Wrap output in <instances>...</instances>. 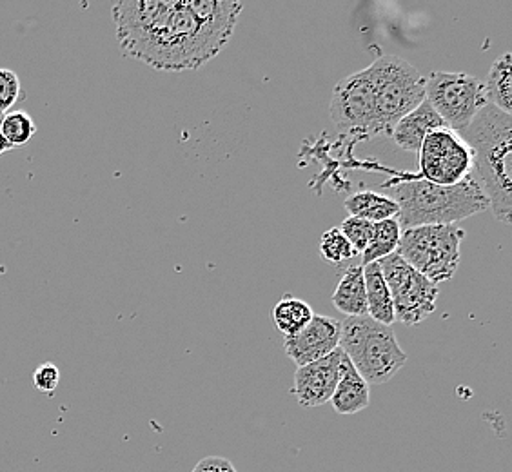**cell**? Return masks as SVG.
<instances>
[{
    "label": "cell",
    "mask_w": 512,
    "mask_h": 472,
    "mask_svg": "<svg viewBox=\"0 0 512 472\" xmlns=\"http://www.w3.org/2000/svg\"><path fill=\"white\" fill-rule=\"evenodd\" d=\"M120 50L164 71L197 69L226 48L188 0H124L113 6Z\"/></svg>",
    "instance_id": "cell-1"
},
{
    "label": "cell",
    "mask_w": 512,
    "mask_h": 472,
    "mask_svg": "<svg viewBox=\"0 0 512 472\" xmlns=\"http://www.w3.org/2000/svg\"><path fill=\"white\" fill-rule=\"evenodd\" d=\"M473 153V175L489 200L494 218L512 217V117L493 106L485 108L460 133Z\"/></svg>",
    "instance_id": "cell-2"
},
{
    "label": "cell",
    "mask_w": 512,
    "mask_h": 472,
    "mask_svg": "<svg viewBox=\"0 0 512 472\" xmlns=\"http://www.w3.org/2000/svg\"><path fill=\"white\" fill-rule=\"evenodd\" d=\"M402 229L449 226L489 209V200L473 173L454 186H438L424 178H407L393 186Z\"/></svg>",
    "instance_id": "cell-3"
},
{
    "label": "cell",
    "mask_w": 512,
    "mask_h": 472,
    "mask_svg": "<svg viewBox=\"0 0 512 472\" xmlns=\"http://www.w3.org/2000/svg\"><path fill=\"white\" fill-rule=\"evenodd\" d=\"M349 362L367 385L391 382L407 364V354L398 344L393 327L369 316H345L340 322V344Z\"/></svg>",
    "instance_id": "cell-4"
},
{
    "label": "cell",
    "mask_w": 512,
    "mask_h": 472,
    "mask_svg": "<svg viewBox=\"0 0 512 472\" xmlns=\"http://www.w3.org/2000/svg\"><path fill=\"white\" fill-rule=\"evenodd\" d=\"M375 89L376 115L382 135L393 133L402 118L425 100V77L396 55H384L369 66Z\"/></svg>",
    "instance_id": "cell-5"
},
{
    "label": "cell",
    "mask_w": 512,
    "mask_h": 472,
    "mask_svg": "<svg viewBox=\"0 0 512 472\" xmlns=\"http://www.w3.org/2000/svg\"><path fill=\"white\" fill-rule=\"evenodd\" d=\"M463 235L462 227L454 224L409 227L402 229L396 253L438 286L451 280L458 271Z\"/></svg>",
    "instance_id": "cell-6"
},
{
    "label": "cell",
    "mask_w": 512,
    "mask_h": 472,
    "mask_svg": "<svg viewBox=\"0 0 512 472\" xmlns=\"http://www.w3.org/2000/svg\"><path fill=\"white\" fill-rule=\"evenodd\" d=\"M425 100L456 133H463L487 106L482 80L462 71H433L425 79Z\"/></svg>",
    "instance_id": "cell-7"
},
{
    "label": "cell",
    "mask_w": 512,
    "mask_h": 472,
    "mask_svg": "<svg viewBox=\"0 0 512 472\" xmlns=\"http://www.w3.org/2000/svg\"><path fill=\"white\" fill-rule=\"evenodd\" d=\"M378 264L393 298L396 322L405 325L424 322L436 309L438 286L409 266L398 253L385 256Z\"/></svg>",
    "instance_id": "cell-8"
},
{
    "label": "cell",
    "mask_w": 512,
    "mask_h": 472,
    "mask_svg": "<svg viewBox=\"0 0 512 472\" xmlns=\"http://www.w3.org/2000/svg\"><path fill=\"white\" fill-rule=\"evenodd\" d=\"M331 118L338 131L349 137L373 138L382 135L369 69L356 71L336 84L331 99Z\"/></svg>",
    "instance_id": "cell-9"
},
{
    "label": "cell",
    "mask_w": 512,
    "mask_h": 472,
    "mask_svg": "<svg viewBox=\"0 0 512 472\" xmlns=\"http://www.w3.org/2000/svg\"><path fill=\"white\" fill-rule=\"evenodd\" d=\"M418 155L422 178L438 186H454L473 173V153L462 135L453 129L431 131Z\"/></svg>",
    "instance_id": "cell-10"
},
{
    "label": "cell",
    "mask_w": 512,
    "mask_h": 472,
    "mask_svg": "<svg viewBox=\"0 0 512 472\" xmlns=\"http://www.w3.org/2000/svg\"><path fill=\"white\" fill-rule=\"evenodd\" d=\"M345 360L347 356L338 347L324 358L298 367L295 373V387H293L298 404L309 409V407H320L331 402L336 385L340 382V376L344 371Z\"/></svg>",
    "instance_id": "cell-11"
},
{
    "label": "cell",
    "mask_w": 512,
    "mask_h": 472,
    "mask_svg": "<svg viewBox=\"0 0 512 472\" xmlns=\"http://www.w3.org/2000/svg\"><path fill=\"white\" fill-rule=\"evenodd\" d=\"M340 344V322L333 316L315 315L304 331L284 338L286 353L298 367L333 353Z\"/></svg>",
    "instance_id": "cell-12"
},
{
    "label": "cell",
    "mask_w": 512,
    "mask_h": 472,
    "mask_svg": "<svg viewBox=\"0 0 512 472\" xmlns=\"http://www.w3.org/2000/svg\"><path fill=\"white\" fill-rule=\"evenodd\" d=\"M438 128H447L444 120L434 111L433 106L424 100L418 108L407 113L396 126H394L393 137L396 146L404 151L418 153L422 148L424 138Z\"/></svg>",
    "instance_id": "cell-13"
},
{
    "label": "cell",
    "mask_w": 512,
    "mask_h": 472,
    "mask_svg": "<svg viewBox=\"0 0 512 472\" xmlns=\"http://www.w3.org/2000/svg\"><path fill=\"white\" fill-rule=\"evenodd\" d=\"M371 402L369 394V385L364 378L358 374L349 358L345 360L344 371L340 376V382L336 385L335 394L331 398V404L338 414L360 413Z\"/></svg>",
    "instance_id": "cell-14"
},
{
    "label": "cell",
    "mask_w": 512,
    "mask_h": 472,
    "mask_svg": "<svg viewBox=\"0 0 512 472\" xmlns=\"http://www.w3.org/2000/svg\"><path fill=\"white\" fill-rule=\"evenodd\" d=\"M365 298H367V316L382 325H391L394 318L393 298L385 284L384 275L378 262L364 266Z\"/></svg>",
    "instance_id": "cell-15"
},
{
    "label": "cell",
    "mask_w": 512,
    "mask_h": 472,
    "mask_svg": "<svg viewBox=\"0 0 512 472\" xmlns=\"http://www.w3.org/2000/svg\"><path fill=\"white\" fill-rule=\"evenodd\" d=\"M333 304L345 316H367V298H365L364 266H349L340 278Z\"/></svg>",
    "instance_id": "cell-16"
},
{
    "label": "cell",
    "mask_w": 512,
    "mask_h": 472,
    "mask_svg": "<svg viewBox=\"0 0 512 472\" xmlns=\"http://www.w3.org/2000/svg\"><path fill=\"white\" fill-rule=\"evenodd\" d=\"M349 217L362 218L367 222H382L387 218L398 217V204L393 198L385 197L375 191H360L347 197L344 202Z\"/></svg>",
    "instance_id": "cell-17"
},
{
    "label": "cell",
    "mask_w": 512,
    "mask_h": 472,
    "mask_svg": "<svg viewBox=\"0 0 512 472\" xmlns=\"http://www.w3.org/2000/svg\"><path fill=\"white\" fill-rule=\"evenodd\" d=\"M512 57L511 53H505L496 60L493 68L489 71L485 86V97L487 104L493 108L500 109L503 113H512Z\"/></svg>",
    "instance_id": "cell-18"
},
{
    "label": "cell",
    "mask_w": 512,
    "mask_h": 472,
    "mask_svg": "<svg viewBox=\"0 0 512 472\" xmlns=\"http://www.w3.org/2000/svg\"><path fill=\"white\" fill-rule=\"evenodd\" d=\"M313 309L311 305L295 298V296H284L273 309V320H275L276 329L284 335V338L295 336L304 331L309 322L313 320Z\"/></svg>",
    "instance_id": "cell-19"
},
{
    "label": "cell",
    "mask_w": 512,
    "mask_h": 472,
    "mask_svg": "<svg viewBox=\"0 0 512 472\" xmlns=\"http://www.w3.org/2000/svg\"><path fill=\"white\" fill-rule=\"evenodd\" d=\"M400 236H402V227H400L398 218H387L382 222H376L371 242L362 253V262H364L362 266L380 262L385 256L396 253Z\"/></svg>",
    "instance_id": "cell-20"
},
{
    "label": "cell",
    "mask_w": 512,
    "mask_h": 472,
    "mask_svg": "<svg viewBox=\"0 0 512 472\" xmlns=\"http://www.w3.org/2000/svg\"><path fill=\"white\" fill-rule=\"evenodd\" d=\"M0 135L10 144L11 149L24 148L37 135V124L33 122L30 113L22 109H11L0 120Z\"/></svg>",
    "instance_id": "cell-21"
},
{
    "label": "cell",
    "mask_w": 512,
    "mask_h": 472,
    "mask_svg": "<svg viewBox=\"0 0 512 472\" xmlns=\"http://www.w3.org/2000/svg\"><path fill=\"white\" fill-rule=\"evenodd\" d=\"M320 255L331 266H342L347 260L356 255L355 247L342 235L338 227L325 231L320 238Z\"/></svg>",
    "instance_id": "cell-22"
},
{
    "label": "cell",
    "mask_w": 512,
    "mask_h": 472,
    "mask_svg": "<svg viewBox=\"0 0 512 472\" xmlns=\"http://www.w3.org/2000/svg\"><path fill=\"white\" fill-rule=\"evenodd\" d=\"M373 222H367L362 218L349 217L342 222V235L349 240V244L355 247L356 253H364L365 247L369 246L373 236Z\"/></svg>",
    "instance_id": "cell-23"
},
{
    "label": "cell",
    "mask_w": 512,
    "mask_h": 472,
    "mask_svg": "<svg viewBox=\"0 0 512 472\" xmlns=\"http://www.w3.org/2000/svg\"><path fill=\"white\" fill-rule=\"evenodd\" d=\"M22 99V84L13 69L0 68V113H8Z\"/></svg>",
    "instance_id": "cell-24"
},
{
    "label": "cell",
    "mask_w": 512,
    "mask_h": 472,
    "mask_svg": "<svg viewBox=\"0 0 512 472\" xmlns=\"http://www.w3.org/2000/svg\"><path fill=\"white\" fill-rule=\"evenodd\" d=\"M33 384L39 389L40 393L51 394L60 384L59 367L51 362L39 365L37 371L33 374Z\"/></svg>",
    "instance_id": "cell-25"
},
{
    "label": "cell",
    "mask_w": 512,
    "mask_h": 472,
    "mask_svg": "<svg viewBox=\"0 0 512 472\" xmlns=\"http://www.w3.org/2000/svg\"><path fill=\"white\" fill-rule=\"evenodd\" d=\"M191 472H238L231 460L224 456H207L195 465Z\"/></svg>",
    "instance_id": "cell-26"
},
{
    "label": "cell",
    "mask_w": 512,
    "mask_h": 472,
    "mask_svg": "<svg viewBox=\"0 0 512 472\" xmlns=\"http://www.w3.org/2000/svg\"><path fill=\"white\" fill-rule=\"evenodd\" d=\"M8 151H11L10 144L0 135V155H4V153H8Z\"/></svg>",
    "instance_id": "cell-27"
},
{
    "label": "cell",
    "mask_w": 512,
    "mask_h": 472,
    "mask_svg": "<svg viewBox=\"0 0 512 472\" xmlns=\"http://www.w3.org/2000/svg\"><path fill=\"white\" fill-rule=\"evenodd\" d=\"M2 117H4V115H2V113H0V120H2Z\"/></svg>",
    "instance_id": "cell-28"
}]
</instances>
